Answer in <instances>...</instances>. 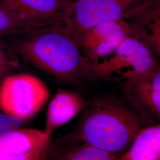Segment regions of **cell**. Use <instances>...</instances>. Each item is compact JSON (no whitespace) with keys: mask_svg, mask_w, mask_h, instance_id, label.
Returning <instances> with one entry per match:
<instances>
[{"mask_svg":"<svg viewBox=\"0 0 160 160\" xmlns=\"http://www.w3.org/2000/svg\"><path fill=\"white\" fill-rule=\"evenodd\" d=\"M20 40L18 53L36 67L60 81L87 80L90 61L74 36L63 26L32 30Z\"/></svg>","mask_w":160,"mask_h":160,"instance_id":"obj_1","label":"cell"},{"mask_svg":"<svg viewBox=\"0 0 160 160\" xmlns=\"http://www.w3.org/2000/svg\"><path fill=\"white\" fill-rule=\"evenodd\" d=\"M76 139L97 148L120 154L126 151L140 131V123L131 110L110 98L87 104Z\"/></svg>","mask_w":160,"mask_h":160,"instance_id":"obj_2","label":"cell"},{"mask_svg":"<svg viewBox=\"0 0 160 160\" xmlns=\"http://www.w3.org/2000/svg\"><path fill=\"white\" fill-rule=\"evenodd\" d=\"M160 69L154 53L143 40L131 36L123 40L107 59L90 62L88 80L119 78L126 80L134 75Z\"/></svg>","mask_w":160,"mask_h":160,"instance_id":"obj_3","label":"cell"},{"mask_svg":"<svg viewBox=\"0 0 160 160\" xmlns=\"http://www.w3.org/2000/svg\"><path fill=\"white\" fill-rule=\"evenodd\" d=\"M154 0H73L63 26L72 34L105 21H131Z\"/></svg>","mask_w":160,"mask_h":160,"instance_id":"obj_4","label":"cell"},{"mask_svg":"<svg viewBox=\"0 0 160 160\" xmlns=\"http://www.w3.org/2000/svg\"><path fill=\"white\" fill-rule=\"evenodd\" d=\"M49 95L45 82L33 75H8L0 84V109L25 121L39 112Z\"/></svg>","mask_w":160,"mask_h":160,"instance_id":"obj_5","label":"cell"},{"mask_svg":"<svg viewBox=\"0 0 160 160\" xmlns=\"http://www.w3.org/2000/svg\"><path fill=\"white\" fill-rule=\"evenodd\" d=\"M73 35L82 54L92 62L109 57L123 40L133 36L131 22L122 20L103 22Z\"/></svg>","mask_w":160,"mask_h":160,"instance_id":"obj_6","label":"cell"},{"mask_svg":"<svg viewBox=\"0 0 160 160\" xmlns=\"http://www.w3.org/2000/svg\"><path fill=\"white\" fill-rule=\"evenodd\" d=\"M73 0H0L34 30L64 25Z\"/></svg>","mask_w":160,"mask_h":160,"instance_id":"obj_7","label":"cell"},{"mask_svg":"<svg viewBox=\"0 0 160 160\" xmlns=\"http://www.w3.org/2000/svg\"><path fill=\"white\" fill-rule=\"evenodd\" d=\"M123 89L127 100L135 109L160 122V69L129 77Z\"/></svg>","mask_w":160,"mask_h":160,"instance_id":"obj_8","label":"cell"},{"mask_svg":"<svg viewBox=\"0 0 160 160\" xmlns=\"http://www.w3.org/2000/svg\"><path fill=\"white\" fill-rule=\"evenodd\" d=\"M87 104L78 93L65 89H59L52 98L46 113L45 132L51 137L53 132L72 120Z\"/></svg>","mask_w":160,"mask_h":160,"instance_id":"obj_9","label":"cell"},{"mask_svg":"<svg viewBox=\"0 0 160 160\" xmlns=\"http://www.w3.org/2000/svg\"><path fill=\"white\" fill-rule=\"evenodd\" d=\"M50 138L45 131L18 128L0 136V155L29 153L49 145Z\"/></svg>","mask_w":160,"mask_h":160,"instance_id":"obj_10","label":"cell"},{"mask_svg":"<svg viewBox=\"0 0 160 160\" xmlns=\"http://www.w3.org/2000/svg\"><path fill=\"white\" fill-rule=\"evenodd\" d=\"M131 22L133 36L145 42L160 63V0H154Z\"/></svg>","mask_w":160,"mask_h":160,"instance_id":"obj_11","label":"cell"},{"mask_svg":"<svg viewBox=\"0 0 160 160\" xmlns=\"http://www.w3.org/2000/svg\"><path fill=\"white\" fill-rule=\"evenodd\" d=\"M118 160H160V123L140 129Z\"/></svg>","mask_w":160,"mask_h":160,"instance_id":"obj_12","label":"cell"},{"mask_svg":"<svg viewBox=\"0 0 160 160\" xmlns=\"http://www.w3.org/2000/svg\"><path fill=\"white\" fill-rule=\"evenodd\" d=\"M79 144L58 148L52 151L47 160H118L119 154L97 148L79 141Z\"/></svg>","mask_w":160,"mask_h":160,"instance_id":"obj_13","label":"cell"},{"mask_svg":"<svg viewBox=\"0 0 160 160\" xmlns=\"http://www.w3.org/2000/svg\"><path fill=\"white\" fill-rule=\"evenodd\" d=\"M34 30L16 13L0 4V38Z\"/></svg>","mask_w":160,"mask_h":160,"instance_id":"obj_14","label":"cell"},{"mask_svg":"<svg viewBox=\"0 0 160 160\" xmlns=\"http://www.w3.org/2000/svg\"><path fill=\"white\" fill-rule=\"evenodd\" d=\"M18 65L12 52L0 42V78L8 74Z\"/></svg>","mask_w":160,"mask_h":160,"instance_id":"obj_15","label":"cell"},{"mask_svg":"<svg viewBox=\"0 0 160 160\" xmlns=\"http://www.w3.org/2000/svg\"><path fill=\"white\" fill-rule=\"evenodd\" d=\"M51 149V143L29 153L17 155H0V160H47Z\"/></svg>","mask_w":160,"mask_h":160,"instance_id":"obj_16","label":"cell"},{"mask_svg":"<svg viewBox=\"0 0 160 160\" xmlns=\"http://www.w3.org/2000/svg\"><path fill=\"white\" fill-rule=\"evenodd\" d=\"M24 120L16 117L0 112V136L14 131L23 125Z\"/></svg>","mask_w":160,"mask_h":160,"instance_id":"obj_17","label":"cell"}]
</instances>
